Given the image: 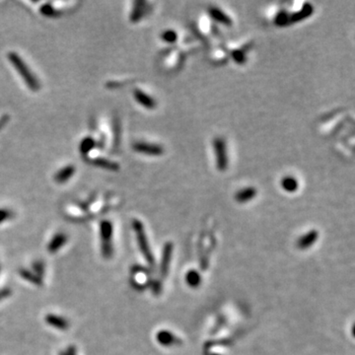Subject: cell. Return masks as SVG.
<instances>
[{"mask_svg": "<svg viewBox=\"0 0 355 355\" xmlns=\"http://www.w3.org/2000/svg\"><path fill=\"white\" fill-rule=\"evenodd\" d=\"M8 60L10 61L13 67L17 70L19 75L23 78L28 88L34 92L39 91L41 88L40 82L38 81L34 73L30 70L25 62L20 58V56L14 52H11L8 54Z\"/></svg>", "mask_w": 355, "mask_h": 355, "instance_id": "6da1fadb", "label": "cell"}, {"mask_svg": "<svg viewBox=\"0 0 355 355\" xmlns=\"http://www.w3.org/2000/svg\"><path fill=\"white\" fill-rule=\"evenodd\" d=\"M132 226H133L134 232H135L136 237H137V242H138V246L140 248V251H141L142 255L144 256L145 259L147 260L148 264L153 267L155 265V259H154L153 254L151 252V249H150V246H149V243H148V240H147V236H146V233H145V230H144V226L137 219L132 221Z\"/></svg>", "mask_w": 355, "mask_h": 355, "instance_id": "7a4b0ae2", "label": "cell"}, {"mask_svg": "<svg viewBox=\"0 0 355 355\" xmlns=\"http://www.w3.org/2000/svg\"><path fill=\"white\" fill-rule=\"evenodd\" d=\"M100 234L102 240V255L109 258L113 256V245H112V238H113V225L110 221L104 220L100 224Z\"/></svg>", "mask_w": 355, "mask_h": 355, "instance_id": "3957f363", "label": "cell"}, {"mask_svg": "<svg viewBox=\"0 0 355 355\" xmlns=\"http://www.w3.org/2000/svg\"><path fill=\"white\" fill-rule=\"evenodd\" d=\"M213 147L216 157V167L219 171L223 172L228 168V155L227 147L224 138L216 137L213 140Z\"/></svg>", "mask_w": 355, "mask_h": 355, "instance_id": "277c9868", "label": "cell"}, {"mask_svg": "<svg viewBox=\"0 0 355 355\" xmlns=\"http://www.w3.org/2000/svg\"><path fill=\"white\" fill-rule=\"evenodd\" d=\"M132 148L135 152L144 154V155H148V156H161L164 154L165 150L163 148V146L159 145V144H154V143H147V142H135L132 145Z\"/></svg>", "mask_w": 355, "mask_h": 355, "instance_id": "5b68a950", "label": "cell"}, {"mask_svg": "<svg viewBox=\"0 0 355 355\" xmlns=\"http://www.w3.org/2000/svg\"><path fill=\"white\" fill-rule=\"evenodd\" d=\"M173 249H174V245L171 242H167L164 246L162 259H161V266H160L161 274L163 277L167 276V274L169 272V267H170L171 258H172V255H173Z\"/></svg>", "mask_w": 355, "mask_h": 355, "instance_id": "8992f818", "label": "cell"}, {"mask_svg": "<svg viewBox=\"0 0 355 355\" xmlns=\"http://www.w3.org/2000/svg\"><path fill=\"white\" fill-rule=\"evenodd\" d=\"M319 239V232L317 230H311L301 236L296 245L300 250H307L311 248Z\"/></svg>", "mask_w": 355, "mask_h": 355, "instance_id": "52a82bcc", "label": "cell"}, {"mask_svg": "<svg viewBox=\"0 0 355 355\" xmlns=\"http://www.w3.org/2000/svg\"><path fill=\"white\" fill-rule=\"evenodd\" d=\"M133 97L134 99L137 101V103L139 105H141L142 107L148 109V110H152V109H155L156 106H157V103H156V100L149 96L148 94H146L145 92L139 90V89H135L133 91Z\"/></svg>", "mask_w": 355, "mask_h": 355, "instance_id": "ba28073f", "label": "cell"}, {"mask_svg": "<svg viewBox=\"0 0 355 355\" xmlns=\"http://www.w3.org/2000/svg\"><path fill=\"white\" fill-rule=\"evenodd\" d=\"M156 339L163 346H172L177 343H180V339L174 333H172L170 330H165V329L160 330L156 334Z\"/></svg>", "mask_w": 355, "mask_h": 355, "instance_id": "9c48e42d", "label": "cell"}, {"mask_svg": "<svg viewBox=\"0 0 355 355\" xmlns=\"http://www.w3.org/2000/svg\"><path fill=\"white\" fill-rule=\"evenodd\" d=\"M314 11V7L311 3H305L302 7V9L296 13H293L292 15H288V25L292 23H296L299 21H302L309 17Z\"/></svg>", "mask_w": 355, "mask_h": 355, "instance_id": "30bf717a", "label": "cell"}, {"mask_svg": "<svg viewBox=\"0 0 355 355\" xmlns=\"http://www.w3.org/2000/svg\"><path fill=\"white\" fill-rule=\"evenodd\" d=\"M208 12H209V15L215 21H217V22H219V23H221V24H223L225 26H228V27L232 26V24H233L232 19L223 10L219 9L218 7H210Z\"/></svg>", "mask_w": 355, "mask_h": 355, "instance_id": "8fae6325", "label": "cell"}, {"mask_svg": "<svg viewBox=\"0 0 355 355\" xmlns=\"http://www.w3.org/2000/svg\"><path fill=\"white\" fill-rule=\"evenodd\" d=\"M257 194H258V192H257L256 188L247 187L245 189H242L238 193H236L235 200L238 201L239 203H245V202H248V201L252 200L253 198H255Z\"/></svg>", "mask_w": 355, "mask_h": 355, "instance_id": "7c38bea8", "label": "cell"}, {"mask_svg": "<svg viewBox=\"0 0 355 355\" xmlns=\"http://www.w3.org/2000/svg\"><path fill=\"white\" fill-rule=\"evenodd\" d=\"M46 322L50 324V325H52V326H54V327H56V328H59V329H66L68 326H69V323H68V321L65 319V318H64V317H61V316H58V315H52V314H50V315H47V317H46Z\"/></svg>", "mask_w": 355, "mask_h": 355, "instance_id": "4fadbf2b", "label": "cell"}, {"mask_svg": "<svg viewBox=\"0 0 355 355\" xmlns=\"http://www.w3.org/2000/svg\"><path fill=\"white\" fill-rule=\"evenodd\" d=\"M66 242H67V236L65 233H58L51 240L48 246V250L50 253L54 254L58 252L62 247H64Z\"/></svg>", "mask_w": 355, "mask_h": 355, "instance_id": "5bb4252c", "label": "cell"}, {"mask_svg": "<svg viewBox=\"0 0 355 355\" xmlns=\"http://www.w3.org/2000/svg\"><path fill=\"white\" fill-rule=\"evenodd\" d=\"M75 173V167L73 165H67L66 167L61 169L55 176V180L59 184H64L67 182L70 178L73 177Z\"/></svg>", "mask_w": 355, "mask_h": 355, "instance_id": "9a60e30c", "label": "cell"}, {"mask_svg": "<svg viewBox=\"0 0 355 355\" xmlns=\"http://www.w3.org/2000/svg\"><path fill=\"white\" fill-rule=\"evenodd\" d=\"M280 186L287 193H295L299 188V183L296 178L292 176H286L281 179Z\"/></svg>", "mask_w": 355, "mask_h": 355, "instance_id": "2e32d148", "label": "cell"}, {"mask_svg": "<svg viewBox=\"0 0 355 355\" xmlns=\"http://www.w3.org/2000/svg\"><path fill=\"white\" fill-rule=\"evenodd\" d=\"M92 163L97 167H100V168H103V169H106L109 171H118L120 169L119 164H117L116 162H113L111 160H108L106 158L95 159Z\"/></svg>", "mask_w": 355, "mask_h": 355, "instance_id": "e0dca14e", "label": "cell"}, {"mask_svg": "<svg viewBox=\"0 0 355 355\" xmlns=\"http://www.w3.org/2000/svg\"><path fill=\"white\" fill-rule=\"evenodd\" d=\"M186 282L190 287L196 288L201 283V276L196 270H190L186 274Z\"/></svg>", "mask_w": 355, "mask_h": 355, "instance_id": "ac0fdd59", "label": "cell"}, {"mask_svg": "<svg viewBox=\"0 0 355 355\" xmlns=\"http://www.w3.org/2000/svg\"><path fill=\"white\" fill-rule=\"evenodd\" d=\"M95 146H96V141L94 140V138H92V137H90V136L85 137V138L81 141V143H80V145H79L80 153H81L83 156H85V155H87Z\"/></svg>", "mask_w": 355, "mask_h": 355, "instance_id": "d6986e66", "label": "cell"}, {"mask_svg": "<svg viewBox=\"0 0 355 355\" xmlns=\"http://www.w3.org/2000/svg\"><path fill=\"white\" fill-rule=\"evenodd\" d=\"M144 8L142 7V3L136 2L131 13H130V21L131 22H137L142 18Z\"/></svg>", "mask_w": 355, "mask_h": 355, "instance_id": "ffe728a7", "label": "cell"}, {"mask_svg": "<svg viewBox=\"0 0 355 355\" xmlns=\"http://www.w3.org/2000/svg\"><path fill=\"white\" fill-rule=\"evenodd\" d=\"M161 39L163 42L168 43V44H174L177 40H178V34L175 30L172 29H168L165 30L162 34H161Z\"/></svg>", "mask_w": 355, "mask_h": 355, "instance_id": "44dd1931", "label": "cell"}, {"mask_svg": "<svg viewBox=\"0 0 355 355\" xmlns=\"http://www.w3.org/2000/svg\"><path fill=\"white\" fill-rule=\"evenodd\" d=\"M40 11L46 17H57V15L59 14L57 10H55L54 7L51 5V3H45L44 5H42Z\"/></svg>", "mask_w": 355, "mask_h": 355, "instance_id": "7402d4cb", "label": "cell"}, {"mask_svg": "<svg viewBox=\"0 0 355 355\" xmlns=\"http://www.w3.org/2000/svg\"><path fill=\"white\" fill-rule=\"evenodd\" d=\"M20 273H21V275H22L23 278L29 280L30 282H33V283H35L36 285H42V281H41V279L39 278V276H35V275L31 274L30 271H28V270H26V269H22V270L20 271Z\"/></svg>", "mask_w": 355, "mask_h": 355, "instance_id": "603a6c76", "label": "cell"}, {"mask_svg": "<svg viewBox=\"0 0 355 355\" xmlns=\"http://www.w3.org/2000/svg\"><path fill=\"white\" fill-rule=\"evenodd\" d=\"M14 216L13 211L7 208H0V223L4 222L5 220H9Z\"/></svg>", "mask_w": 355, "mask_h": 355, "instance_id": "cb8c5ba5", "label": "cell"}, {"mask_svg": "<svg viewBox=\"0 0 355 355\" xmlns=\"http://www.w3.org/2000/svg\"><path fill=\"white\" fill-rule=\"evenodd\" d=\"M33 266H34L35 270L40 274V276H42L43 273H44V271H45V269H44V263H43L42 261H37V262H35V263L33 264Z\"/></svg>", "mask_w": 355, "mask_h": 355, "instance_id": "d4e9b609", "label": "cell"}, {"mask_svg": "<svg viewBox=\"0 0 355 355\" xmlns=\"http://www.w3.org/2000/svg\"><path fill=\"white\" fill-rule=\"evenodd\" d=\"M233 59H234L235 62H237V63H243L245 58H244V56H243L242 53H240V52H235V53L233 54Z\"/></svg>", "mask_w": 355, "mask_h": 355, "instance_id": "484cf974", "label": "cell"}, {"mask_svg": "<svg viewBox=\"0 0 355 355\" xmlns=\"http://www.w3.org/2000/svg\"><path fill=\"white\" fill-rule=\"evenodd\" d=\"M61 355H76V349L74 346H69L68 349L65 352H62Z\"/></svg>", "mask_w": 355, "mask_h": 355, "instance_id": "4316f807", "label": "cell"}, {"mask_svg": "<svg viewBox=\"0 0 355 355\" xmlns=\"http://www.w3.org/2000/svg\"><path fill=\"white\" fill-rule=\"evenodd\" d=\"M214 355H217V354H214Z\"/></svg>", "mask_w": 355, "mask_h": 355, "instance_id": "83f0119b", "label": "cell"}]
</instances>
